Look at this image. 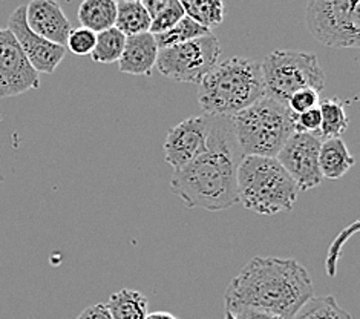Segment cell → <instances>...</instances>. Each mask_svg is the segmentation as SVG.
<instances>
[{
  "mask_svg": "<svg viewBox=\"0 0 360 319\" xmlns=\"http://www.w3.org/2000/svg\"><path fill=\"white\" fill-rule=\"evenodd\" d=\"M40 86L39 73L28 62L10 30L0 28V99L22 96Z\"/></svg>",
  "mask_w": 360,
  "mask_h": 319,
  "instance_id": "cell-10",
  "label": "cell"
},
{
  "mask_svg": "<svg viewBox=\"0 0 360 319\" xmlns=\"http://www.w3.org/2000/svg\"><path fill=\"white\" fill-rule=\"evenodd\" d=\"M106 307L112 319H146L148 316V298L131 289L112 293Z\"/></svg>",
  "mask_w": 360,
  "mask_h": 319,
  "instance_id": "cell-18",
  "label": "cell"
},
{
  "mask_svg": "<svg viewBox=\"0 0 360 319\" xmlns=\"http://www.w3.org/2000/svg\"><path fill=\"white\" fill-rule=\"evenodd\" d=\"M96 40H97V34L92 32L86 28H75L71 30L70 36H68L66 40V46L68 51H71L75 56H89L94 46H96Z\"/></svg>",
  "mask_w": 360,
  "mask_h": 319,
  "instance_id": "cell-25",
  "label": "cell"
},
{
  "mask_svg": "<svg viewBox=\"0 0 360 319\" xmlns=\"http://www.w3.org/2000/svg\"><path fill=\"white\" fill-rule=\"evenodd\" d=\"M295 134H319L321 129V112L319 106L310 109L302 114H293Z\"/></svg>",
  "mask_w": 360,
  "mask_h": 319,
  "instance_id": "cell-27",
  "label": "cell"
},
{
  "mask_svg": "<svg viewBox=\"0 0 360 319\" xmlns=\"http://www.w3.org/2000/svg\"><path fill=\"white\" fill-rule=\"evenodd\" d=\"M321 112V139H340V135L348 129V117L345 105L338 99H327L319 103Z\"/></svg>",
  "mask_w": 360,
  "mask_h": 319,
  "instance_id": "cell-19",
  "label": "cell"
},
{
  "mask_svg": "<svg viewBox=\"0 0 360 319\" xmlns=\"http://www.w3.org/2000/svg\"><path fill=\"white\" fill-rule=\"evenodd\" d=\"M231 315H233L235 319H284L276 315L271 313H265V312H259V310L255 308H248V307H235L227 310Z\"/></svg>",
  "mask_w": 360,
  "mask_h": 319,
  "instance_id": "cell-29",
  "label": "cell"
},
{
  "mask_svg": "<svg viewBox=\"0 0 360 319\" xmlns=\"http://www.w3.org/2000/svg\"><path fill=\"white\" fill-rule=\"evenodd\" d=\"M146 319H179L175 315L169 313V312H153V313H148Z\"/></svg>",
  "mask_w": 360,
  "mask_h": 319,
  "instance_id": "cell-31",
  "label": "cell"
},
{
  "mask_svg": "<svg viewBox=\"0 0 360 319\" xmlns=\"http://www.w3.org/2000/svg\"><path fill=\"white\" fill-rule=\"evenodd\" d=\"M354 157L340 139L322 140L319 149V169L322 178L339 180L354 166Z\"/></svg>",
  "mask_w": 360,
  "mask_h": 319,
  "instance_id": "cell-15",
  "label": "cell"
},
{
  "mask_svg": "<svg viewBox=\"0 0 360 319\" xmlns=\"http://www.w3.org/2000/svg\"><path fill=\"white\" fill-rule=\"evenodd\" d=\"M314 295L310 273L293 258L255 256L231 280L226 310L248 307L291 319Z\"/></svg>",
  "mask_w": 360,
  "mask_h": 319,
  "instance_id": "cell-2",
  "label": "cell"
},
{
  "mask_svg": "<svg viewBox=\"0 0 360 319\" xmlns=\"http://www.w3.org/2000/svg\"><path fill=\"white\" fill-rule=\"evenodd\" d=\"M186 14L179 0H169L165 10H161L153 19L150 20V30L149 32L152 36L162 34L169 30H172L175 25L184 19Z\"/></svg>",
  "mask_w": 360,
  "mask_h": 319,
  "instance_id": "cell-24",
  "label": "cell"
},
{
  "mask_svg": "<svg viewBox=\"0 0 360 319\" xmlns=\"http://www.w3.org/2000/svg\"><path fill=\"white\" fill-rule=\"evenodd\" d=\"M231 125L244 157L276 158L295 134L293 112L285 103L267 96L231 117Z\"/></svg>",
  "mask_w": 360,
  "mask_h": 319,
  "instance_id": "cell-5",
  "label": "cell"
},
{
  "mask_svg": "<svg viewBox=\"0 0 360 319\" xmlns=\"http://www.w3.org/2000/svg\"><path fill=\"white\" fill-rule=\"evenodd\" d=\"M308 32L331 48H359L360 2L359 0H313L307 5Z\"/></svg>",
  "mask_w": 360,
  "mask_h": 319,
  "instance_id": "cell-7",
  "label": "cell"
},
{
  "mask_svg": "<svg viewBox=\"0 0 360 319\" xmlns=\"http://www.w3.org/2000/svg\"><path fill=\"white\" fill-rule=\"evenodd\" d=\"M75 319H112L106 304H94L83 310Z\"/></svg>",
  "mask_w": 360,
  "mask_h": 319,
  "instance_id": "cell-30",
  "label": "cell"
},
{
  "mask_svg": "<svg viewBox=\"0 0 360 319\" xmlns=\"http://www.w3.org/2000/svg\"><path fill=\"white\" fill-rule=\"evenodd\" d=\"M181 6L188 19H192L209 31L218 28L224 22L226 5L221 0H200V2L183 0Z\"/></svg>",
  "mask_w": 360,
  "mask_h": 319,
  "instance_id": "cell-20",
  "label": "cell"
},
{
  "mask_svg": "<svg viewBox=\"0 0 360 319\" xmlns=\"http://www.w3.org/2000/svg\"><path fill=\"white\" fill-rule=\"evenodd\" d=\"M261 74L265 96L285 105L301 89L321 94L327 80L316 54L302 51H273L261 62Z\"/></svg>",
  "mask_w": 360,
  "mask_h": 319,
  "instance_id": "cell-6",
  "label": "cell"
},
{
  "mask_svg": "<svg viewBox=\"0 0 360 319\" xmlns=\"http://www.w3.org/2000/svg\"><path fill=\"white\" fill-rule=\"evenodd\" d=\"M115 28L126 37L149 32L150 17L140 0H122V2H117Z\"/></svg>",
  "mask_w": 360,
  "mask_h": 319,
  "instance_id": "cell-17",
  "label": "cell"
},
{
  "mask_svg": "<svg viewBox=\"0 0 360 319\" xmlns=\"http://www.w3.org/2000/svg\"><path fill=\"white\" fill-rule=\"evenodd\" d=\"M207 144V115H196L183 120L166 135L162 152L167 165L174 170L192 163L205 151Z\"/></svg>",
  "mask_w": 360,
  "mask_h": 319,
  "instance_id": "cell-12",
  "label": "cell"
},
{
  "mask_svg": "<svg viewBox=\"0 0 360 319\" xmlns=\"http://www.w3.org/2000/svg\"><path fill=\"white\" fill-rule=\"evenodd\" d=\"M319 134H293L282 146L276 160L293 178L299 191H310L322 183L319 169Z\"/></svg>",
  "mask_w": 360,
  "mask_h": 319,
  "instance_id": "cell-9",
  "label": "cell"
},
{
  "mask_svg": "<svg viewBox=\"0 0 360 319\" xmlns=\"http://www.w3.org/2000/svg\"><path fill=\"white\" fill-rule=\"evenodd\" d=\"M243 158L231 117L207 115L205 151L187 166L174 170L170 191L188 209L226 211L238 203V168Z\"/></svg>",
  "mask_w": 360,
  "mask_h": 319,
  "instance_id": "cell-1",
  "label": "cell"
},
{
  "mask_svg": "<svg viewBox=\"0 0 360 319\" xmlns=\"http://www.w3.org/2000/svg\"><path fill=\"white\" fill-rule=\"evenodd\" d=\"M357 227H359V223L356 221V223H353V226H349L348 229H345L344 232H342V234L336 238V241H334V243H333V247H331V250L328 252V260H327V272H328L330 277H334V275H336V263H338L339 250H340L342 244L345 243L347 238H349L351 235L354 234V232L357 230Z\"/></svg>",
  "mask_w": 360,
  "mask_h": 319,
  "instance_id": "cell-28",
  "label": "cell"
},
{
  "mask_svg": "<svg viewBox=\"0 0 360 319\" xmlns=\"http://www.w3.org/2000/svg\"><path fill=\"white\" fill-rule=\"evenodd\" d=\"M126 36H123L115 27L97 34L96 46L91 53L94 62L97 63H115L123 54Z\"/></svg>",
  "mask_w": 360,
  "mask_h": 319,
  "instance_id": "cell-23",
  "label": "cell"
},
{
  "mask_svg": "<svg viewBox=\"0 0 360 319\" xmlns=\"http://www.w3.org/2000/svg\"><path fill=\"white\" fill-rule=\"evenodd\" d=\"M224 319H235V318H233V315H231L230 312H227V310H226V313H224Z\"/></svg>",
  "mask_w": 360,
  "mask_h": 319,
  "instance_id": "cell-32",
  "label": "cell"
},
{
  "mask_svg": "<svg viewBox=\"0 0 360 319\" xmlns=\"http://www.w3.org/2000/svg\"><path fill=\"white\" fill-rule=\"evenodd\" d=\"M209 34H212V31L205 30L204 27H201V25L193 22L192 19H188V17L186 15L184 19L179 20L172 30H169L162 34H157V36H153V37H155L157 46L161 51V49H166L170 46L181 45V43H186V42L209 36Z\"/></svg>",
  "mask_w": 360,
  "mask_h": 319,
  "instance_id": "cell-22",
  "label": "cell"
},
{
  "mask_svg": "<svg viewBox=\"0 0 360 319\" xmlns=\"http://www.w3.org/2000/svg\"><path fill=\"white\" fill-rule=\"evenodd\" d=\"M299 189L276 158L244 157L238 168V201L259 215L293 211Z\"/></svg>",
  "mask_w": 360,
  "mask_h": 319,
  "instance_id": "cell-4",
  "label": "cell"
},
{
  "mask_svg": "<svg viewBox=\"0 0 360 319\" xmlns=\"http://www.w3.org/2000/svg\"><path fill=\"white\" fill-rule=\"evenodd\" d=\"M158 53L155 37L150 32L126 37L123 54L118 60V70L131 75H150Z\"/></svg>",
  "mask_w": 360,
  "mask_h": 319,
  "instance_id": "cell-14",
  "label": "cell"
},
{
  "mask_svg": "<svg viewBox=\"0 0 360 319\" xmlns=\"http://www.w3.org/2000/svg\"><path fill=\"white\" fill-rule=\"evenodd\" d=\"M77 19L83 28L96 34L114 28L117 2L114 0H84L77 10Z\"/></svg>",
  "mask_w": 360,
  "mask_h": 319,
  "instance_id": "cell-16",
  "label": "cell"
},
{
  "mask_svg": "<svg viewBox=\"0 0 360 319\" xmlns=\"http://www.w3.org/2000/svg\"><path fill=\"white\" fill-rule=\"evenodd\" d=\"M28 28L37 36L60 46H66L71 32V23L63 10L53 0H32L25 13Z\"/></svg>",
  "mask_w": 360,
  "mask_h": 319,
  "instance_id": "cell-13",
  "label": "cell"
},
{
  "mask_svg": "<svg viewBox=\"0 0 360 319\" xmlns=\"http://www.w3.org/2000/svg\"><path fill=\"white\" fill-rule=\"evenodd\" d=\"M264 96L261 62L248 57L217 63L198 85V103L207 115L233 117Z\"/></svg>",
  "mask_w": 360,
  "mask_h": 319,
  "instance_id": "cell-3",
  "label": "cell"
},
{
  "mask_svg": "<svg viewBox=\"0 0 360 319\" xmlns=\"http://www.w3.org/2000/svg\"><path fill=\"white\" fill-rule=\"evenodd\" d=\"M321 103V96L319 92H316L314 89H301L295 92L287 101L288 109L293 112V114H302V112H307L310 109H314L319 106Z\"/></svg>",
  "mask_w": 360,
  "mask_h": 319,
  "instance_id": "cell-26",
  "label": "cell"
},
{
  "mask_svg": "<svg viewBox=\"0 0 360 319\" xmlns=\"http://www.w3.org/2000/svg\"><path fill=\"white\" fill-rule=\"evenodd\" d=\"M219 40L209 34L181 45L161 49L157 58V70L170 80L200 85L202 77L219 63Z\"/></svg>",
  "mask_w": 360,
  "mask_h": 319,
  "instance_id": "cell-8",
  "label": "cell"
},
{
  "mask_svg": "<svg viewBox=\"0 0 360 319\" xmlns=\"http://www.w3.org/2000/svg\"><path fill=\"white\" fill-rule=\"evenodd\" d=\"M25 13H27V5L15 8L8 19L6 30H10L15 40L19 42L34 70L39 74H53L66 56V46L56 45L32 32L27 25Z\"/></svg>",
  "mask_w": 360,
  "mask_h": 319,
  "instance_id": "cell-11",
  "label": "cell"
},
{
  "mask_svg": "<svg viewBox=\"0 0 360 319\" xmlns=\"http://www.w3.org/2000/svg\"><path fill=\"white\" fill-rule=\"evenodd\" d=\"M291 319H353V316L339 306L336 298L328 295L308 299Z\"/></svg>",
  "mask_w": 360,
  "mask_h": 319,
  "instance_id": "cell-21",
  "label": "cell"
}]
</instances>
